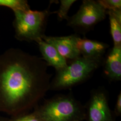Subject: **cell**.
<instances>
[{
	"instance_id": "7",
	"label": "cell",
	"mask_w": 121,
	"mask_h": 121,
	"mask_svg": "<svg viewBox=\"0 0 121 121\" xmlns=\"http://www.w3.org/2000/svg\"><path fill=\"white\" fill-rule=\"evenodd\" d=\"M78 37L77 35L65 36H48L44 35L42 39L52 45L66 59L73 60L81 56L77 46Z\"/></svg>"
},
{
	"instance_id": "1",
	"label": "cell",
	"mask_w": 121,
	"mask_h": 121,
	"mask_svg": "<svg viewBox=\"0 0 121 121\" xmlns=\"http://www.w3.org/2000/svg\"><path fill=\"white\" fill-rule=\"evenodd\" d=\"M39 56L10 48L0 55V112L10 117L35 108L50 90L51 74Z\"/></svg>"
},
{
	"instance_id": "10",
	"label": "cell",
	"mask_w": 121,
	"mask_h": 121,
	"mask_svg": "<svg viewBox=\"0 0 121 121\" xmlns=\"http://www.w3.org/2000/svg\"><path fill=\"white\" fill-rule=\"evenodd\" d=\"M77 46L81 55L87 57H102L109 46L108 44L96 40L78 37Z\"/></svg>"
},
{
	"instance_id": "4",
	"label": "cell",
	"mask_w": 121,
	"mask_h": 121,
	"mask_svg": "<svg viewBox=\"0 0 121 121\" xmlns=\"http://www.w3.org/2000/svg\"><path fill=\"white\" fill-rule=\"evenodd\" d=\"M13 26L17 40L35 42L42 39L48 16L52 13L49 8L43 11L17 10L13 12Z\"/></svg>"
},
{
	"instance_id": "12",
	"label": "cell",
	"mask_w": 121,
	"mask_h": 121,
	"mask_svg": "<svg viewBox=\"0 0 121 121\" xmlns=\"http://www.w3.org/2000/svg\"><path fill=\"white\" fill-rule=\"evenodd\" d=\"M0 6L8 7L13 10V12L30 9L27 1L25 0H0Z\"/></svg>"
},
{
	"instance_id": "5",
	"label": "cell",
	"mask_w": 121,
	"mask_h": 121,
	"mask_svg": "<svg viewBox=\"0 0 121 121\" xmlns=\"http://www.w3.org/2000/svg\"><path fill=\"white\" fill-rule=\"evenodd\" d=\"M106 15V11L97 1L84 0L78 12L67 19V25L79 31L89 30Z\"/></svg>"
},
{
	"instance_id": "11",
	"label": "cell",
	"mask_w": 121,
	"mask_h": 121,
	"mask_svg": "<svg viewBox=\"0 0 121 121\" xmlns=\"http://www.w3.org/2000/svg\"><path fill=\"white\" fill-rule=\"evenodd\" d=\"M108 15L110 33L112 37L114 46H121V22L118 20L109 13Z\"/></svg>"
},
{
	"instance_id": "8",
	"label": "cell",
	"mask_w": 121,
	"mask_h": 121,
	"mask_svg": "<svg viewBox=\"0 0 121 121\" xmlns=\"http://www.w3.org/2000/svg\"><path fill=\"white\" fill-rule=\"evenodd\" d=\"M37 43L42 54V59L48 66H52L56 71H58L65 69L67 66L66 59L62 56L52 45L42 39L39 40Z\"/></svg>"
},
{
	"instance_id": "13",
	"label": "cell",
	"mask_w": 121,
	"mask_h": 121,
	"mask_svg": "<svg viewBox=\"0 0 121 121\" xmlns=\"http://www.w3.org/2000/svg\"><path fill=\"white\" fill-rule=\"evenodd\" d=\"M59 9L56 11L54 12L57 14L58 19L63 20L64 19L67 20L69 16L68 13L72 5L76 2L75 0H61Z\"/></svg>"
},
{
	"instance_id": "2",
	"label": "cell",
	"mask_w": 121,
	"mask_h": 121,
	"mask_svg": "<svg viewBox=\"0 0 121 121\" xmlns=\"http://www.w3.org/2000/svg\"><path fill=\"white\" fill-rule=\"evenodd\" d=\"M34 112L43 121H83L86 108L72 95H58L37 106Z\"/></svg>"
},
{
	"instance_id": "3",
	"label": "cell",
	"mask_w": 121,
	"mask_h": 121,
	"mask_svg": "<svg viewBox=\"0 0 121 121\" xmlns=\"http://www.w3.org/2000/svg\"><path fill=\"white\" fill-rule=\"evenodd\" d=\"M103 62L102 57L79 56L72 60L65 69L56 71L55 77L51 81L50 90L68 89L85 81Z\"/></svg>"
},
{
	"instance_id": "16",
	"label": "cell",
	"mask_w": 121,
	"mask_h": 121,
	"mask_svg": "<svg viewBox=\"0 0 121 121\" xmlns=\"http://www.w3.org/2000/svg\"><path fill=\"white\" fill-rule=\"evenodd\" d=\"M114 115L117 117L121 116V92L118 94L117 97L116 103L114 109Z\"/></svg>"
},
{
	"instance_id": "9",
	"label": "cell",
	"mask_w": 121,
	"mask_h": 121,
	"mask_svg": "<svg viewBox=\"0 0 121 121\" xmlns=\"http://www.w3.org/2000/svg\"><path fill=\"white\" fill-rule=\"evenodd\" d=\"M104 72L112 81L121 80V46H113L104 61Z\"/></svg>"
},
{
	"instance_id": "17",
	"label": "cell",
	"mask_w": 121,
	"mask_h": 121,
	"mask_svg": "<svg viewBox=\"0 0 121 121\" xmlns=\"http://www.w3.org/2000/svg\"><path fill=\"white\" fill-rule=\"evenodd\" d=\"M0 121H7V118L0 117Z\"/></svg>"
},
{
	"instance_id": "15",
	"label": "cell",
	"mask_w": 121,
	"mask_h": 121,
	"mask_svg": "<svg viewBox=\"0 0 121 121\" xmlns=\"http://www.w3.org/2000/svg\"><path fill=\"white\" fill-rule=\"evenodd\" d=\"M97 1L106 11L121 9V0H99Z\"/></svg>"
},
{
	"instance_id": "6",
	"label": "cell",
	"mask_w": 121,
	"mask_h": 121,
	"mask_svg": "<svg viewBox=\"0 0 121 121\" xmlns=\"http://www.w3.org/2000/svg\"><path fill=\"white\" fill-rule=\"evenodd\" d=\"M86 111L87 121H115L109 106L107 94L102 89L91 92Z\"/></svg>"
},
{
	"instance_id": "14",
	"label": "cell",
	"mask_w": 121,
	"mask_h": 121,
	"mask_svg": "<svg viewBox=\"0 0 121 121\" xmlns=\"http://www.w3.org/2000/svg\"><path fill=\"white\" fill-rule=\"evenodd\" d=\"M7 121H43L34 111L14 117L7 118Z\"/></svg>"
}]
</instances>
